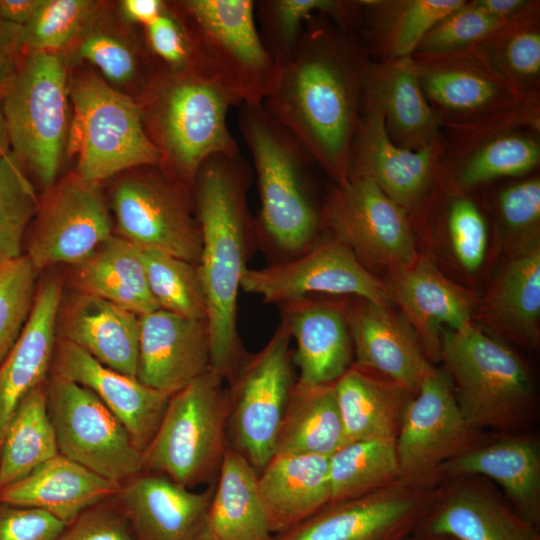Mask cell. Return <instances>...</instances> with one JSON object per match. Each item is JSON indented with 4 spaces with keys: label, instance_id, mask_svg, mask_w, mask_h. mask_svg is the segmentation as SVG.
<instances>
[{
    "label": "cell",
    "instance_id": "cell-22",
    "mask_svg": "<svg viewBox=\"0 0 540 540\" xmlns=\"http://www.w3.org/2000/svg\"><path fill=\"white\" fill-rule=\"evenodd\" d=\"M51 369L53 375L91 390L124 425L135 446L145 451L159 427L171 393L111 369L59 338Z\"/></svg>",
    "mask_w": 540,
    "mask_h": 540
},
{
    "label": "cell",
    "instance_id": "cell-48",
    "mask_svg": "<svg viewBox=\"0 0 540 540\" xmlns=\"http://www.w3.org/2000/svg\"><path fill=\"white\" fill-rule=\"evenodd\" d=\"M512 23L495 18L472 1H466L427 33L413 55H442L466 50Z\"/></svg>",
    "mask_w": 540,
    "mask_h": 540
},
{
    "label": "cell",
    "instance_id": "cell-35",
    "mask_svg": "<svg viewBox=\"0 0 540 540\" xmlns=\"http://www.w3.org/2000/svg\"><path fill=\"white\" fill-rule=\"evenodd\" d=\"M272 534L302 523L330 503L328 457L275 454L258 473Z\"/></svg>",
    "mask_w": 540,
    "mask_h": 540
},
{
    "label": "cell",
    "instance_id": "cell-18",
    "mask_svg": "<svg viewBox=\"0 0 540 540\" xmlns=\"http://www.w3.org/2000/svg\"><path fill=\"white\" fill-rule=\"evenodd\" d=\"M37 213L24 254L37 271L61 263L73 266L113 235L99 183L77 173L53 186Z\"/></svg>",
    "mask_w": 540,
    "mask_h": 540
},
{
    "label": "cell",
    "instance_id": "cell-52",
    "mask_svg": "<svg viewBox=\"0 0 540 540\" xmlns=\"http://www.w3.org/2000/svg\"><path fill=\"white\" fill-rule=\"evenodd\" d=\"M145 29L149 48L169 70L193 72L185 29L170 4Z\"/></svg>",
    "mask_w": 540,
    "mask_h": 540
},
{
    "label": "cell",
    "instance_id": "cell-5",
    "mask_svg": "<svg viewBox=\"0 0 540 540\" xmlns=\"http://www.w3.org/2000/svg\"><path fill=\"white\" fill-rule=\"evenodd\" d=\"M152 84L147 104H141L148 135L169 174L193 189L196 174L208 158L240 154L227 125L228 110L237 104L193 72L168 69Z\"/></svg>",
    "mask_w": 540,
    "mask_h": 540
},
{
    "label": "cell",
    "instance_id": "cell-9",
    "mask_svg": "<svg viewBox=\"0 0 540 540\" xmlns=\"http://www.w3.org/2000/svg\"><path fill=\"white\" fill-rule=\"evenodd\" d=\"M69 94L74 108L69 148L77 153L80 177L99 183L126 169L161 165L141 104L91 74L74 78Z\"/></svg>",
    "mask_w": 540,
    "mask_h": 540
},
{
    "label": "cell",
    "instance_id": "cell-34",
    "mask_svg": "<svg viewBox=\"0 0 540 540\" xmlns=\"http://www.w3.org/2000/svg\"><path fill=\"white\" fill-rule=\"evenodd\" d=\"M490 331L536 350L540 320L539 237L524 243L500 271L480 311Z\"/></svg>",
    "mask_w": 540,
    "mask_h": 540
},
{
    "label": "cell",
    "instance_id": "cell-46",
    "mask_svg": "<svg viewBox=\"0 0 540 540\" xmlns=\"http://www.w3.org/2000/svg\"><path fill=\"white\" fill-rule=\"evenodd\" d=\"M97 7L91 0H42L24 26L25 52L55 53L79 34Z\"/></svg>",
    "mask_w": 540,
    "mask_h": 540
},
{
    "label": "cell",
    "instance_id": "cell-24",
    "mask_svg": "<svg viewBox=\"0 0 540 540\" xmlns=\"http://www.w3.org/2000/svg\"><path fill=\"white\" fill-rule=\"evenodd\" d=\"M207 320L188 319L161 308L140 316L136 378L171 394L210 368Z\"/></svg>",
    "mask_w": 540,
    "mask_h": 540
},
{
    "label": "cell",
    "instance_id": "cell-12",
    "mask_svg": "<svg viewBox=\"0 0 540 540\" xmlns=\"http://www.w3.org/2000/svg\"><path fill=\"white\" fill-rule=\"evenodd\" d=\"M44 390L61 455L120 484L143 471V452L91 390L53 374Z\"/></svg>",
    "mask_w": 540,
    "mask_h": 540
},
{
    "label": "cell",
    "instance_id": "cell-38",
    "mask_svg": "<svg viewBox=\"0 0 540 540\" xmlns=\"http://www.w3.org/2000/svg\"><path fill=\"white\" fill-rule=\"evenodd\" d=\"M209 526L214 540H273L258 488V472L228 447L214 486Z\"/></svg>",
    "mask_w": 540,
    "mask_h": 540
},
{
    "label": "cell",
    "instance_id": "cell-31",
    "mask_svg": "<svg viewBox=\"0 0 540 540\" xmlns=\"http://www.w3.org/2000/svg\"><path fill=\"white\" fill-rule=\"evenodd\" d=\"M121 485L59 453L0 490V502L37 508L69 523L87 508L114 498Z\"/></svg>",
    "mask_w": 540,
    "mask_h": 540
},
{
    "label": "cell",
    "instance_id": "cell-19",
    "mask_svg": "<svg viewBox=\"0 0 540 540\" xmlns=\"http://www.w3.org/2000/svg\"><path fill=\"white\" fill-rule=\"evenodd\" d=\"M445 147L444 133L417 150L397 146L386 132L379 109L363 96L351 148L349 178H370L408 212L416 207L439 172Z\"/></svg>",
    "mask_w": 540,
    "mask_h": 540
},
{
    "label": "cell",
    "instance_id": "cell-36",
    "mask_svg": "<svg viewBox=\"0 0 540 540\" xmlns=\"http://www.w3.org/2000/svg\"><path fill=\"white\" fill-rule=\"evenodd\" d=\"M345 443L395 441L415 393L354 364L334 383Z\"/></svg>",
    "mask_w": 540,
    "mask_h": 540
},
{
    "label": "cell",
    "instance_id": "cell-7",
    "mask_svg": "<svg viewBox=\"0 0 540 540\" xmlns=\"http://www.w3.org/2000/svg\"><path fill=\"white\" fill-rule=\"evenodd\" d=\"M238 127L257 176L260 228L280 249L303 252L322 223L305 179L312 159L262 104L241 105Z\"/></svg>",
    "mask_w": 540,
    "mask_h": 540
},
{
    "label": "cell",
    "instance_id": "cell-32",
    "mask_svg": "<svg viewBox=\"0 0 540 540\" xmlns=\"http://www.w3.org/2000/svg\"><path fill=\"white\" fill-rule=\"evenodd\" d=\"M364 98L379 109L389 138L401 148L417 150L442 134L410 57L372 60Z\"/></svg>",
    "mask_w": 540,
    "mask_h": 540
},
{
    "label": "cell",
    "instance_id": "cell-23",
    "mask_svg": "<svg viewBox=\"0 0 540 540\" xmlns=\"http://www.w3.org/2000/svg\"><path fill=\"white\" fill-rule=\"evenodd\" d=\"M440 482L473 475L491 481L526 520L540 523V442L530 431L493 433L445 463Z\"/></svg>",
    "mask_w": 540,
    "mask_h": 540
},
{
    "label": "cell",
    "instance_id": "cell-61",
    "mask_svg": "<svg viewBox=\"0 0 540 540\" xmlns=\"http://www.w3.org/2000/svg\"><path fill=\"white\" fill-rule=\"evenodd\" d=\"M6 260H8V259L5 258L4 256H1V255H0V267L2 266V264H3Z\"/></svg>",
    "mask_w": 540,
    "mask_h": 540
},
{
    "label": "cell",
    "instance_id": "cell-53",
    "mask_svg": "<svg viewBox=\"0 0 540 540\" xmlns=\"http://www.w3.org/2000/svg\"><path fill=\"white\" fill-rule=\"evenodd\" d=\"M80 58L95 65L107 79L115 83L131 81L138 69L135 52L116 37L92 33L79 45Z\"/></svg>",
    "mask_w": 540,
    "mask_h": 540
},
{
    "label": "cell",
    "instance_id": "cell-42",
    "mask_svg": "<svg viewBox=\"0 0 540 540\" xmlns=\"http://www.w3.org/2000/svg\"><path fill=\"white\" fill-rule=\"evenodd\" d=\"M353 11L354 1H255V19L262 43L278 68L293 57L304 26L313 15L327 14L349 27Z\"/></svg>",
    "mask_w": 540,
    "mask_h": 540
},
{
    "label": "cell",
    "instance_id": "cell-44",
    "mask_svg": "<svg viewBox=\"0 0 540 540\" xmlns=\"http://www.w3.org/2000/svg\"><path fill=\"white\" fill-rule=\"evenodd\" d=\"M150 291L159 308L176 315L207 320V301L197 264L173 255L141 249Z\"/></svg>",
    "mask_w": 540,
    "mask_h": 540
},
{
    "label": "cell",
    "instance_id": "cell-20",
    "mask_svg": "<svg viewBox=\"0 0 540 540\" xmlns=\"http://www.w3.org/2000/svg\"><path fill=\"white\" fill-rule=\"evenodd\" d=\"M538 527L491 481L462 475L439 483L436 500L415 532L457 540H540Z\"/></svg>",
    "mask_w": 540,
    "mask_h": 540
},
{
    "label": "cell",
    "instance_id": "cell-21",
    "mask_svg": "<svg viewBox=\"0 0 540 540\" xmlns=\"http://www.w3.org/2000/svg\"><path fill=\"white\" fill-rule=\"evenodd\" d=\"M214 486L196 492L142 471L123 483L114 499L136 540H214L209 526Z\"/></svg>",
    "mask_w": 540,
    "mask_h": 540
},
{
    "label": "cell",
    "instance_id": "cell-60",
    "mask_svg": "<svg viewBox=\"0 0 540 540\" xmlns=\"http://www.w3.org/2000/svg\"><path fill=\"white\" fill-rule=\"evenodd\" d=\"M403 540H457L446 535H431L414 532Z\"/></svg>",
    "mask_w": 540,
    "mask_h": 540
},
{
    "label": "cell",
    "instance_id": "cell-13",
    "mask_svg": "<svg viewBox=\"0 0 540 540\" xmlns=\"http://www.w3.org/2000/svg\"><path fill=\"white\" fill-rule=\"evenodd\" d=\"M486 433L467 421L448 375L434 367L408 403L395 440L400 479L437 487L441 467L474 447Z\"/></svg>",
    "mask_w": 540,
    "mask_h": 540
},
{
    "label": "cell",
    "instance_id": "cell-54",
    "mask_svg": "<svg viewBox=\"0 0 540 540\" xmlns=\"http://www.w3.org/2000/svg\"><path fill=\"white\" fill-rule=\"evenodd\" d=\"M66 524L37 508L0 502V540H55Z\"/></svg>",
    "mask_w": 540,
    "mask_h": 540
},
{
    "label": "cell",
    "instance_id": "cell-17",
    "mask_svg": "<svg viewBox=\"0 0 540 540\" xmlns=\"http://www.w3.org/2000/svg\"><path fill=\"white\" fill-rule=\"evenodd\" d=\"M438 486L425 488L401 479L372 493L331 502L273 540H403L428 515Z\"/></svg>",
    "mask_w": 540,
    "mask_h": 540
},
{
    "label": "cell",
    "instance_id": "cell-4",
    "mask_svg": "<svg viewBox=\"0 0 540 540\" xmlns=\"http://www.w3.org/2000/svg\"><path fill=\"white\" fill-rule=\"evenodd\" d=\"M171 8L185 29L193 73L226 92L237 105L262 104L279 68L262 43L255 1L185 0Z\"/></svg>",
    "mask_w": 540,
    "mask_h": 540
},
{
    "label": "cell",
    "instance_id": "cell-40",
    "mask_svg": "<svg viewBox=\"0 0 540 540\" xmlns=\"http://www.w3.org/2000/svg\"><path fill=\"white\" fill-rule=\"evenodd\" d=\"M58 454L44 385H41L20 402L5 431L0 449V490Z\"/></svg>",
    "mask_w": 540,
    "mask_h": 540
},
{
    "label": "cell",
    "instance_id": "cell-56",
    "mask_svg": "<svg viewBox=\"0 0 540 540\" xmlns=\"http://www.w3.org/2000/svg\"><path fill=\"white\" fill-rule=\"evenodd\" d=\"M472 3L505 22L518 21L539 10V1L532 0H473Z\"/></svg>",
    "mask_w": 540,
    "mask_h": 540
},
{
    "label": "cell",
    "instance_id": "cell-14",
    "mask_svg": "<svg viewBox=\"0 0 540 540\" xmlns=\"http://www.w3.org/2000/svg\"><path fill=\"white\" fill-rule=\"evenodd\" d=\"M118 236L140 249L161 251L198 264L201 232L193 214V189L169 173L129 176L112 193Z\"/></svg>",
    "mask_w": 540,
    "mask_h": 540
},
{
    "label": "cell",
    "instance_id": "cell-57",
    "mask_svg": "<svg viewBox=\"0 0 540 540\" xmlns=\"http://www.w3.org/2000/svg\"><path fill=\"white\" fill-rule=\"evenodd\" d=\"M166 2L161 0H124L121 10L127 20L144 26L155 20L165 9Z\"/></svg>",
    "mask_w": 540,
    "mask_h": 540
},
{
    "label": "cell",
    "instance_id": "cell-11",
    "mask_svg": "<svg viewBox=\"0 0 540 540\" xmlns=\"http://www.w3.org/2000/svg\"><path fill=\"white\" fill-rule=\"evenodd\" d=\"M291 339L282 319L266 345L242 357L227 379L232 448L258 473L275 454L276 437L294 386Z\"/></svg>",
    "mask_w": 540,
    "mask_h": 540
},
{
    "label": "cell",
    "instance_id": "cell-45",
    "mask_svg": "<svg viewBox=\"0 0 540 540\" xmlns=\"http://www.w3.org/2000/svg\"><path fill=\"white\" fill-rule=\"evenodd\" d=\"M34 186L12 151L0 161V255L23 256V240L39 209Z\"/></svg>",
    "mask_w": 540,
    "mask_h": 540
},
{
    "label": "cell",
    "instance_id": "cell-2",
    "mask_svg": "<svg viewBox=\"0 0 540 540\" xmlns=\"http://www.w3.org/2000/svg\"><path fill=\"white\" fill-rule=\"evenodd\" d=\"M251 179V167L241 154H217L200 166L193 186L202 240L197 266L207 301L210 368L224 380L242 358L237 300L247 269V191Z\"/></svg>",
    "mask_w": 540,
    "mask_h": 540
},
{
    "label": "cell",
    "instance_id": "cell-50",
    "mask_svg": "<svg viewBox=\"0 0 540 540\" xmlns=\"http://www.w3.org/2000/svg\"><path fill=\"white\" fill-rule=\"evenodd\" d=\"M499 218L512 236H538L540 222V179L531 176L502 189L497 198Z\"/></svg>",
    "mask_w": 540,
    "mask_h": 540
},
{
    "label": "cell",
    "instance_id": "cell-6",
    "mask_svg": "<svg viewBox=\"0 0 540 540\" xmlns=\"http://www.w3.org/2000/svg\"><path fill=\"white\" fill-rule=\"evenodd\" d=\"M410 58L442 129L453 136L506 125L540 126L539 99L521 92L476 47Z\"/></svg>",
    "mask_w": 540,
    "mask_h": 540
},
{
    "label": "cell",
    "instance_id": "cell-10",
    "mask_svg": "<svg viewBox=\"0 0 540 540\" xmlns=\"http://www.w3.org/2000/svg\"><path fill=\"white\" fill-rule=\"evenodd\" d=\"M1 94L12 153L50 187L67 132L69 84L62 59L56 53L25 52Z\"/></svg>",
    "mask_w": 540,
    "mask_h": 540
},
{
    "label": "cell",
    "instance_id": "cell-30",
    "mask_svg": "<svg viewBox=\"0 0 540 540\" xmlns=\"http://www.w3.org/2000/svg\"><path fill=\"white\" fill-rule=\"evenodd\" d=\"M540 126L506 125L446 139L454 183L470 189L506 177H522L540 163Z\"/></svg>",
    "mask_w": 540,
    "mask_h": 540
},
{
    "label": "cell",
    "instance_id": "cell-3",
    "mask_svg": "<svg viewBox=\"0 0 540 540\" xmlns=\"http://www.w3.org/2000/svg\"><path fill=\"white\" fill-rule=\"evenodd\" d=\"M440 360L467 421L483 432L530 431L536 424L537 398L523 360L502 341L474 324L444 329Z\"/></svg>",
    "mask_w": 540,
    "mask_h": 540
},
{
    "label": "cell",
    "instance_id": "cell-47",
    "mask_svg": "<svg viewBox=\"0 0 540 540\" xmlns=\"http://www.w3.org/2000/svg\"><path fill=\"white\" fill-rule=\"evenodd\" d=\"M37 270L23 255L0 267V364L18 340L36 295Z\"/></svg>",
    "mask_w": 540,
    "mask_h": 540
},
{
    "label": "cell",
    "instance_id": "cell-43",
    "mask_svg": "<svg viewBox=\"0 0 540 540\" xmlns=\"http://www.w3.org/2000/svg\"><path fill=\"white\" fill-rule=\"evenodd\" d=\"M525 95L539 99V10L474 46Z\"/></svg>",
    "mask_w": 540,
    "mask_h": 540
},
{
    "label": "cell",
    "instance_id": "cell-33",
    "mask_svg": "<svg viewBox=\"0 0 540 540\" xmlns=\"http://www.w3.org/2000/svg\"><path fill=\"white\" fill-rule=\"evenodd\" d=\"M465 0L355 1L352 29L373 61L411 57L427 33Z\"/></svg>",
    "mask_w": 540,
    "mask_h": 540
},
{
    "label": "cell",
    "instance_id": "cell-37",
    "mask_svg": "<svg viewBox=\"0 0 540 540\" xmlns=\"http://www.w3.org/2000/svg\"><path fill=\"white\" fill-rule=\"evenodd\" d=\"M73 267L81 292L139 316L159 309L148 285L141 249L118 235L109 237Z\"/></svg>",
    "mask_w": 540,
    "mask_h": 540
},
{
    "label": "cell",
    "instance_id": "cell-26",
    "mask_svg": "<svg viewBox=\"0 0 540 540\" xmlns=\"http://www.w3.org/2000/svg\"><path fill=\"white\" fill-rule=\"evenodd\" d=\"M390 301L402 310L428 360H440L444 329L460 331L471 326L473 303L462 289L442 275L432 262L416 259L391 272L384 282Z\"/></svg>",
    "mask_w": 540,
    "mask_h": 540
},
{
    "label": "cell",
    "instance_id": "cell-55",
    "mask_svg": "<svg viewBox=\"0 0 540 540\" xmlns=\"http://www.w3.org/2000/svg\"><path fill=\"white\" fill-rule=\"evenodd\" d=\"M24 26L0 17V92L24 55Z\"/></svg>",
    "mask_w": 540,
    "mask_h": 540
},
{
    "label": "cell",
    "instance_id": "cell-59",
    "mask_svg": "<svg viewBox=\"0 0 540 540\" xmlns=\"http://www.w3.org/2000/svg\"><path fill=\"white\" fill-rule=\"evenodd\" d=\"M11 152L8 128L3 112L2 94L0 92V161Z\"/></svg>",
    "mask_w": 540,
    "mask_h": 540
},
{
    "label": "cell",
    "instance_id": "cell-27",
    "mask_svg": "<svg viewBox=\"0 0 540 540\" xmlns=\"http://www.w3.org/2000/svg\"><path fill=\"white\" fill-rule=\"evenodd\" d=\"M62 287L54 279L42 283L15 345L0 364V449L7 426L20 402L44 385L57 341Z\"/></svg>",
    "mask_w": 540,
    "mask_h": 540
},
{
    "label": "cell",
    "instance_id": "cell-39",
    "mask_svg": "<svg viewBox=\"0 0 540 540\" xmlns=\"http://www.w3.org/2000/svg\"><path fill=\"white\" fill-rule=\"evenodd\" d=\"M344 443L334 383L295 382L276 437L275 454L329 457Z\"/></svg>",
    "mask_w": 540,
    "mask_h": 540
},
{
    "label": "cell",
    "instance_id": "cell-1",
    "mask_svg": "<svg viewBox=\"0 0 540 540\" xmlns=\"http://www.w3.org/2000/svg\"><path fill=\"white\" fill-rule=\"evenodd\" d=\"M372 59L356 32L327 14L305 24L291 60L262 103L336 185L350 155Z\"/></svg>",
    "mask_w": 540,
    "mask_h": 540
},
{
    "label": "cell",
    "instance_id": "cell-51",
    "mask_svg": "<svg viewBox=\"0 0 540 540\" xmlns=\"http://www.w3.org/2000/svg\"><path fill=\"white\" fill-rule=\"evenodd\" d=\"M55 540H136L114 498L97 503L67 523Z\"/></svg>",
    "mask_w": 540,
    "mask_h": 540
},
{
    "label": "cell",
    "instance_id": "cell-58",
    "mask_svg": "<svg viewBox=\"0 0 540 540\" xmlns=\"http://www.w3.org/2000/svg\"><path fill=\"white\" fill-rule=\"evenodd\" d=\"M42 0H0V17L10 23L25 26Z\"/></svg>",
    "mask_w": 540,
    "mask_h": 540
},
{
    "label": "cell",
    "instance_id": "cell-49",
    "mask_svg": "<svg viewBox=\"0 0 540 540\" xmlns=\"http://www.w3.org/2000/svg\"><path fill=\"white\" fill-rule=\"evenodd\" d=\"M447 226L454 254L469 272L477 271L484 260L488 232L486 221L477 205L464 195L450 204Z\"/></svg>",
    "mask_w": 540,
    "mask_h": 540
},
{
    "label": "cell",
    "instance_id": "cell-25",
    "mask_svg": "<svg viewBox=\"0 0 540 540\" xmlns=\"http://www.w3.org/2000/svg\"><path fill=\"white\" fill-rule=\"evenodd\" d=\"M346 309L354 362L412 393L434 366L405 318L359 299Z\"/></svg>",
    "mask_w": 540,
    "mask_h": 540
},
{
    "label": "cell",
    "instance_id": "cell-16",
    "mask_svg": "<svg viewBox=\"0 0 540 540\" xmlns=\"http://www.w3.org/2000/svg\"><path fill=\"white\" fill-rule=\"evenodd\" d=\"M241 289L264 302L282 305L313 293L353 295L383 307L390 301L385 283L333 236L292 260L247 268Z\"/></svg>",
    "mask_w": 540,
    "mask_h": 540
},
{
    "label": "cell",
    "instance_id": "cell-28",
    "mask_svg": "<svg viewBox=\"0 0 540 540\" xmlns=\"http://www.w3.org/2000/svg\"><path fill=\"white\" fill-rule=\"evenodd\" d=\"M284 316L296 351L292 362L298 369L297 383H335L354 362L346 310L336 304L308 298L283 304Z\"/></svg>",
    "mask_w": 540,
    "mask_h": 540
},
{
    "label": "cell",
    "instance_id": "cell-41",
    "mask_svg": "<svg viewBox=\"0 0 540 540\" xmlns=\"http://www.w3.org/2000/svg\"><path fill=\"white\" fill-rule=\"evenodd\" d=\"M328 474L330 503L382 489L400 479L395 441L346 442L328 457Z\"/></svg>",
    "mask_w": 540,
    "mask_h": 540
},
{
    "label": "cell",
    "instance_id": "cell-15",
    "mask_svg": "<svg viewBox=\"0 0 540 540\" xmlns=\"http://www.w3.org/2000/svg\"><path fill=\"white\" fill-rule=\"evenodd\" d=\"M321 221L365 267L394 272L418 258L407 212L368 177L335 184L326 197Z\"/></svg>",
    "mask_w": 540,
    "mask_h": 540
},
{
    "label": "cell",
    "instance_id": "cell-8",
    "mask_svg": "<svg viewBox=\"0 0 540 540\" xmlns=\"http://www.w3.org/2000/svg\"><path fill=\"white\" fill-rule=\"evenodd\" d=\"M209 368L170 397L159 427L143 452V471L192 489L214 485L228 446V394Z\"/></svg>",
    "mask_w": 540,
    "mask_h": 540
},
{
    "label": "cell",
    "instance_id": "cell-29",
    "mask_svg": "<svg viewBox=\"0 0 540 540\" xmlns=\"http://www.w3.org/2000/svg\"><path fill=\"white\" fill-rule=\"evenodd\" d=\"M57 338L78 346L103 365L136 377L140 316L103 298L79 292L59 309Z\"/></svg>",
    "mask_w": 540,
    "mask_h": 540
}]
</instances>
